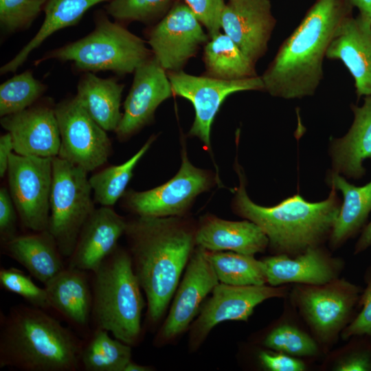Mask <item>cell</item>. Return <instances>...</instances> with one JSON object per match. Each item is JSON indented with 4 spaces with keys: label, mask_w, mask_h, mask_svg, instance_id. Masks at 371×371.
<instances>
[{
    "label": "cell",
    "mask_w": 371,
    "mask_h": 371,
    "mask_svg": "<svg viewBox=\"0 0 371 371\" xmlns=\"http://www.w3.org/2000/svg\"><path fill=\"white\" fill-rule=\"evenodd\" d=\"M195 232L179 216H137L127 221L124 235L133 271L146 297V318L162 317L179 284L195 244Z\"/></svg>",
    "instance_id": "obj_1"
},
{
    "label": "cell",
    "mask_w": 371,
    "mask_h": 371,
    "mask_svg": "<svg viewBox=\"0 0 371 371\" xmlns=\"http://www.w3.org/2000/svg\"><path fill=\"white\" fill-rule=\"evenodd\" d=\"M353 8L350 0H316L260 76L264 91L286 100L313 95L328 48Z\"/></svg>",
    "instance_id": "obj_2"
},
{
    "label": "cell",
    "mask_w": 371,
    "mask_h": 371,
    "mask_svg": "<svg viewBox=\"0 0 371 371\" xmlns=\"http://www.w3.org/2000/svg\"><path fill=\"white\" fill-rule=\"evenodd\" d=\"M84 339L48 311L20 304L0 313V368L78 371Z\"/></svg>",
    "instance_id": "obj_3"
},
{
    "label": "cell",
    "mask_w": 371,
    "mask_h": 371,
    "mask_svg": "<svg viewBox=\"0 0 371 371\" xmlns=\"http://www.w3.org/2000/svg\"><path fill=\"white\" fill-rule=\"evenodd\" d=\"M240 168L236 164L240 183L234 199L235 212L261 228L273 251L295 256L329 238L341 205L334 187H330L328 198L320 202L311 203L295 194L276 205L261 206L247 195Z\"/></svg>",
    "instance_id": "obj_4"
},
{
    "label": "cell",
    "mask_w": 371,
    "mask_h": 371,
    "mask_svg": "<svg viewBox=\"0 0 371 371\" xmlns=\"http://www.w3.org/2000/svg\"><path fill=\"white\" fill-rule=\"evenodd\" d=\"M91 328L106 330L118 340L135 346L142 335L145 302L128 251L117 246L91 272Z\"/></svg>",
    "instance_id": "obj_5"
},
{
    "label": "cell",
    "mask_w": 371,
    "mask_h": 371,
    "mask_svg": "<svg viewBox=\"0 0 371 371\" xmlns=\"http://www.w3.org/2000/svg\"><path fill=\"white\" fill-rule=\"evenodd\" d=\"M94 29L84 37L47 52L35 65L49 60L70 62L80 73L111 71L118 76L132 74L153 56L146 42L123 24L109 19L104 9L93 15Z\"/></svg>",
    "instance_id": "obj_6"
},
{
    "label": "cell",
    "mask_w": 371,
    "mask_h": 371,
    "mask_svg": "<svg viewBox=\"0 0 371 371\" xmlns=\"http://www.w3.org/2000/svg\"><path fill=\"white\" fill-rule=\"evenodd\" d=\"M87 174L58 156L52 158L48 231L65 259L72 254L84 224L95 209Z\"/></svg>",
    "instance_id": "obj_7"
},
{
    "label": "cell",
    "mask_w": 371,
    "mask_h": 371,
    "mask_svg": "<svg viewBox=\"0 0 371 371\" xmlns=\"http://www.w3.org/2000/svg\"><path fill=\"white\" fill-rule=\"evenodd\" d=\"M8 191L22 225L32 232L48 229L52 158L11 155Z\"/></svg>",
    "instance_id": "obj_8"
},
{
    "label": "cell",
    "mask_w": 371,
    "mask_h": 371,
    "mask_svg": "<svg viewBox=\"0 0 371 371\" xmlns=\"http://www.w3.org/2000/svg\"><path fill=\"white\" fill-rule=\"evenodd\" d=\"M55 113L60 136L58 157L88 172L103 166L111 153V140L76 95L56 103Z\"/></svg>",
    "instance_id": "obj_9"
},
{
    "label": "cell",
    "mask_w": 371,
    "mask_h": 371,
    "mask_svg": "<svg viewBox=\"0 0 371 371\" xmlns=\"http://www.w3.org/2000/svg\"><path fill=\"white\" fill-rule=\"evenodd\" d=\"M361 294L357 285L337 278L321 285L297 286L293 298L316 337L328 342L352 321Z\"/></svg>",
    "instance_id": "obj_10"
},
{
    "label": "cell",
    "mask_w": 371,
    "mask_h": 371,
    "mask_svg": "<svg viewBox=\"0 0 371 371\" xmlns=\"http://www.w3.org/2000/svg\"><path fill=\"white\" fill-rule=\"evenodd\" d=\"M173 94L192 104L195 117L189 135L198 137L210 148V132L215 115L224 100L231 94L245 91H264L260 76L225 80L205 75L194 76L185 72H167Z\"/></svg>",
    "instance_id": "obj_11"
},
{
    "label": "cell",
    "mask_w": 371,
    "mask_h": 371,
    "mask_svg": "<svg viewBox=\"0 0 371 371\" xmlns=\"http://www.w3.org/2000/svg\"><path fill=\"white\" fill-rule=\"evenodd\" d=\"M153 56L167 71H179L210 38L190 9L177 1L145 34Z\"/></svg>",
    "instance_id": "obj_12"
},
{
    "label": "cell",
    "mask_w": 371,
    "mask_h": 371,
    "mask_svg": "<svg viewBox=\"0 0 371 371\" xmlns=\"http://www.w3.org/2000/svg\"><path fill=\"white\" fill-rule=\"evenodd\" d=\"M212 182L211 175L193 166L183 148L181 167L175 177L148 190L125 192L123 196L126 207L137 216H181Z\"/></svg>",
    "instance_id": "obj_13"
},
{
    "label": "cell",
    "mask_w": 371,
    "mask_h": 371,
    "mask_svg": "<svg viewBox=\"0 0 371 371\" xmlns=\"http://www.w3.org/2000/svg\"><path fill=\"white\" fill-rule=\"evenodd\" d=\"M283 286H236L219 282L202 305L190 330V346L196 349L217 324L225 321H247L254 308L266 300L286 295Z\"/></svg>",
    "instance_id": "obj_14"
},
{
    "label": "cell",
    "mask_w": 371,
    "mask_h": 371,
    "mask_svg": "<svg viewBox=\"0 0 371 371\" xmlns=\"http://www.w3.org/2000/svg\"><path fill=\"white\" fill-rule=\"evenodd\" d=\"M218 283L205 249L196 246L175 293L168 315L156 335L155 345L165 344L183 333L199 313L202 302Z\"/></svg>",
    "instance_id": "obj_15"
},
{
    "label": "cell",
    "mask_w": 371,
    "mask_h": 371,
    "mask_svg": "<svg viewBox=\"0 0 371 371\" xmlns=\"http://www.w3.org/2000/svg\"><path fill=\"white\" fill-rule=\"evenodd\" d=\"M124 113L115 131L120 140L128 139L150 124L157 107L173 95L167 71L153 56L133 72Z\"/></svg>",
    "instance_id": "obj_16"
},
{
    "label": "cell",
    "mask_w": 371,
    "mask_h": 371,
    "mask_svg": "<svg viewBox=\"0 0 371 371\" xmlns=\"http://www.w3.org/2000/svg\"><path fill=\"white\" fill-rule=\"evenodd\" d=\"M55 104L52 98H44L22 111L1 117V126L12 136L15 153L49 158L58 155L60 136Z\"/></svg>",
    "instance_id": "obj_17"
},
{
    "label": "cell",
    "mask_w": 371,
    "mask_h": 371,
    "mask_svg": "<svg viewBox=\"0 0 371 371\" xmlns=\"http://www.w3.org/2000/svg\"><path fill=\"white\" fill-rule=\"evenodd\" d=\"M276 20L270 0H228L221 29L255 64L267 52Z\"/></svg>",
    "instance_id": "obj_18"
},
{
    "label": "cell",
    "mask_w": 371,
    "mask_h": 371,
    "mask_svg": "<svg viewBox=\"0 0 371 371\" xmlns=\"http://www.w3.org/2000/svg\"><path fill=\"white\" fill-rule=\"evenodd\" d=\"M52 311L85 338L92 330L91 272L67 267L44 285Z\"/></svg>",
    "instance_id": "obj_19"
},
{
    "label": "cell",
    "mask_w": 371,
    "mask_h": 371,
    "mask_svg": "<svg viewBox=\"0 0 371 371\" xmlns=\"http://www.w3.org/2000/svg\"><path fill=\"white\" fill-rule=\"evenodd\" d=\"M127 220L111 207L95 209L84 224L75 248L67 259L69 267L92 272L117 247L124 234Z\"/></svg>",
    "instance_id": "obj_20"
},
{
    "label": "cell",
    "mask_w": 371,
    "mask_h": 371,
    "mask_svg": "<svg viewBox=\"0 0 371 371\" xmlns=\"http://www.w3.org/2000/svg\"><path fill=\"white\" fill-rule=\"evenodd\" d=\"M326 57L339 60L355 81L358 98L371 95V23L361 15L347 18L339 27Z\"/></svg>",
    "instance_id": "obj_21"
},
{
    "label": "cell",
    "mask_w": 371,
    "mask_h": 371,
    "mask_svg": "<svg viewBox=\"0 0 371 371\" xmlns=\"http://www.w3.org/2000/svg\"><path fill=\"white\" fill-rule=\"evenodd\" d=\"M267 283L321 285L338 278L342 268L339 259L331 257L319 246L311 247L295 256L278 254L262 260Z\"/></svg>",
    "instance_id": "obj_22"
},
{
    "label": "cell",
    "mask_w": 371,
    "mask_h": 371,
    "mask_svg": "<svg viewBox=\"0 0 371 371\" xmlns=\"http://www.w3.org/2000/svg\"><path fill=\"white\" fill-rule=\"evenodd\" d=\"M353 122L342 137L330 141L329 154L333 170L348 179L366 175L363 162L371 159V95L364 97L362 106L351 104Z\"/></svg>",
    "instance_id": "obj_23"
},
{
    "label": "cell",
    "mask_w": 371,
    "mask_h": 371,
    "mask_svg": "<svg viewBox=\"0 0 371 371\" xmlns=\"http://www.w3.org/2000/svg\"><path fill=\"white\" fill-rule=\"evenodd\" d=\"M195 244L207 251L254 255L266 249L269 239L258 225L249 220L231 221L207 216L196 229Z\"/></svg>",
    "instance_id": "obj_24"
},
{
    "label": "cell",
    "mask_w": 371,
    "mask_h": 371,
    "mask_svg": "<svg viewBox=\"0 0 371 371\" xmlns=\"http://www.w3.org/2000/svg\"><path fill=\"white\" fill-rule=\"evenodd\" d=\"M32 232L1 244L3 253L45 285L67 265L48 229Z\"/></svg>",
    "instance_id": "obj_25"
},
{
    "label": "cell",
    "mask_w": 371,
    "mask_h": 371,
    "mask_svg": "<svg viewBox=\"0 0 371 371\" xmlns=\"http://www.w3.org/2000/svg\"><path fill=\"white\" fill-rule=\"evenodd\" d=\"M326 181L330 188L340 190L344 199L329 236L330 247L336 249L355 237L366 225L371 212V181L363 186H356L330 170Z\"/></svg>",
    "instance_id": "obj_26"
},
{
    "label": "cell",
    "mask_w": 371,
    "mask_h": 371,
    "mask_svg": "<svg viewBox=\"0 0 371 371\" xmlns=\"http://www.w3.org/2000/svg\"><path fill=\"white\" fill-rule=\"evenodd\" d=\"M124 85L114 78H102L82 73L77 85V98L91 117L106 131L115 132L122 113L120 105Z\"/></svg>",
    "instance_id": "obj_27"
},
{
    "label": "cell",
    "mask_w": 371,
    "mask_h": 371,
    "mask_svg": "<svg viewBox=\"0 0 371 371\" xmlns=\"http://www.w3.org/2000/svg\"><path fill=\"white\" fill-rule=\"evenodd\" d=\"M111 0H47L43 22L36 34L19 52L0 68V74L14 73L30 54L55 32L76 25L92 7Z\"/></svg>",
    "instance_id": "obj_28"
},
{
    "label": "cell",
    "mask_w": 371,
    "mask_h": 371,
    "mask_svg": "<svg viewBox=\"0 0 371 371\" xmlns=\"http://www.w3.org/2000/svg\"><path fill=\"white\" fill-rule=\"evenodd\" d=\"M203 61L209 77L236 80L257 76L255 65L225 33L210 37L204 45Z\"/></svg>",
    "instance_id": "obj_29"
},
{
    "label": "cell",
    "mask_w": 371,
    "mask_h": 371,
    "mask_svg": "<svg viewBox=\"0 0 371 371\" xmlns=\"http://www.w3.org/2000/svg\"><path fill=\"white\" fill-rule=\"evenodd\" d=\"M83 339L81 370L124 371L131 361V346L115 337L111 338L106 330L92 329Z\"/></svg>",
    "instance_id": "obj_30"
},
{
    "label": "cell",
    "mask_w": 371,
    "mask_h": 371,
    "mask_svg": "<svg viewBox=\"0 0 371 371\" xmlns=\"http://www.w3.org/2000/svg\"><path fill=\"white\" fill-rule=\"evenodd\" d=\"M205 254L219 282L236 286L267 283L264 263L254 255L206 249Z\"/></svg>",
    "instance_id": "obj_31"
},
{
    "label": "cell",
    "mask_w": 371,
    "mask_h": 371,
    "mask_svg": "<svg viewBox=\"0 0 371 371\" xmlns=\"http://www.w3.org/2000/svg\"><path fill=\"white\" fill-rule=\"evenodd\" d=\"M152 135L142 147L124 163L107 167L94 173L89 179L93 200L102 206H113L125 193L133 170L155 139Z\"/></svg>",
    "instance_id": "obj_32"
},
{
    "label": "cell",
    "mask_w": 371,
    "mask_h": 371,
    "mask_svg": "<svg viewBox=\"0 0 371 371\" xmlns=\"http://www.w3.org/2000/svg\"><path fill=\"white\" fill-rule=\"evenodd\" d=\"M47 86L26 70L0 85V116L22 111L34 104L45 93Z\"/></svg>",
    "instance_id": "obj_33"
},
{
    "label": "cell",
    "mask_w": 371,
    "mask_h": 371,
    "mask_svg": "<svg viewBox=\"0 0 371 371\" xmlns=\"http://www.w3.org/2000/svg\"><path fill=\"white\" fill-rule=\"evenodd\" d=\"M174 3V0H111L104 9L123 25L133 21L150 25L161 19Z\"/></svg>",
    "instance_id": "obj_34"
},
{
    "label": "cell",
    "mask_w": 371,
    "mask_h": 371,
    "mask_svg": "<svg viewBox=\"0 0 371 371\" xmlns=\"http://www.w3.org/2000/svg\"><path fill=\"white\" fill-rule=\"evenodd\" d=\"M47 0H0V27L5 34L27 30Z\"/></svg>",
    "instance_id": "obj_35"
},
{
    "label": "cell",
    "mask_w": 371,
    "mask_h": 371,
    "mask_svg": "<svg viewBox=\"0 0 371 371\" xmlns=\"http://www.w3.org/2000/svg\"><path fill=\"white\" fill-rule=\"evenodd\" d=\"M264 344L269 348L296 357L313 356L318 350L317 343L311 336L289 324L271 330Z\"/></svg>",
    "instance_id": "obj_36"
},
{
    "label": "cell",
    "mask_w": 371,
    "mask_h": 371,
    "mask_svg": "<svg viewBox=\"0 0 371 371\" xmlns=\"http://www.w3.org/2000/svg\"><path fill=\"white\" fill-rule=\"evenodd\" d=\"M31 277L16 267L0 268L2 289L19 295L32 306L52 311L45 289L37 286Z\"/></svg>",
    "instance_id": "obj_37"
},
{
    "label": "cell",
    "mask_w": 371,
    "mask_h": 371,
    "mask_svg": "<svg viewBox=\"0 0 371 371\" xmlns=\"http://www.w3.org/2000/svg\"><path fill=\"white\" fill-rule=\"evenodd\" d=\"M183 2L207 31L210 37L221 29L224 0H177Z\"/></svg>",
    "instance_id": "obj_38"
},
{
    "label": "cell",
    "mask_w": 371,
    "mask_h": 371,
    "mask_svg": "<svg viewBox=\"0 0 371 371\" xmlns=\"http://www.w3.org/2000/svg\"><path fill=\"white\" fill-rule=\"evenodd\" d=\"M366 283L359 302L361 311L342 330L344 339L351 337L371 338V271L366 274Z\"/></svg>",
    "instance_id": "obj_39"
},
{
    "label": "cell",
    "mask_w": 371,
    "mask_h": 371,
    "mask_svg": "<svg viewBox=\"0 0 371 371\" xmlns=\"http://www.w3.org/2000/svg\"><path fill=\"white\" fill-rule=\"evenodd\" d=\"M16 209L8 189H0V240L1 244L6 243L17 235Z\"/></svg>",
    "instance_id": "obj_40"
},
{
    "label": "cell",
    "mask_w": 371,
    "mask_h": 371,
    "mask_svg": "<svg viewBox=\"0 0 371 371\" xmlns=\"http://www.w3.org/2000/svg\"><path fill=\"white\" fill-rule=\"evenodd\" d=\"M334 367L337 371H371V343L361 341L354 346Z\"/></svg>",
    "instance_id": "obj_41"
},
{
    "label": "cell",
    "mask_w": 371,
    "mask_h": 371,
    "mask_svg": "<svg viewBox=\"0 0 371 371\" xmlns=\"http://www.w3.org/2000/svg\"><path fill=\"white\" fill-rule=\"evenodd\" d=\"M258 358L261 364L271 371H303L305 370L303 361L282 352L261 351L258 355Z\"/></svg>",
    "instance_id": "obj_42"
},
{
    "label": "cell",
    "mask_w": 371,
    "mask_h": 371,
    "mask_svg": "<svg viewBox=\"0 0 371 371\" xmlns=\"http://www.w3.org/2000/svg\"><path fill=\"white\" fill-rule=\"evenodd\" d=\"M14 153V144L10 133L0 137V177H4L7 174L10 157Z\"/></svg>",
    "instance_id": "obj_43"
},
{
    "label": "cell",
    "mask_w": 371,
    "mask_h": 371,
    "mask_svg": "<svg viewBox=\"0 0 371 371\" xmlns=\"http://www.w3.org/2000/svg\"><path fill=\"white\" fill-rule=\"evenodd\" d=\"M371 247V221L364 227L355 246V254H359Z\"/></svg>",
    "instance_id": "obj_44"
},
{
    "label": "cell",
    "mask_w": 371,
    "mask_h": 371,
    "mask_svg": "<svg viewBox=\"0 0 371 371\" xmlns=\"http://www.w3.org/2000/svg\"><path fill=\"white\" fill-rule=\"evenodd\" d=\"M359 10V15L371 23V0H350Z\"/></svg>",
    "instance_id": "obj_45"
},
{
    "label": "cell",
    "mask_w": 371,
    "mask_h": 371,
    "mask_svg": "<svg viewBox=\"0 0 371 371\" xmlns=\"http://www.w3.org/2000/svg\"><path fill=\"white\" fill-rule=\"evenodd\" d=\"M152 370L153 368L150 366L139 365L130 361L126 366L124 371H150Z\"/></svg>",
    "instance_id": "obj_46"
}]
</instances>
